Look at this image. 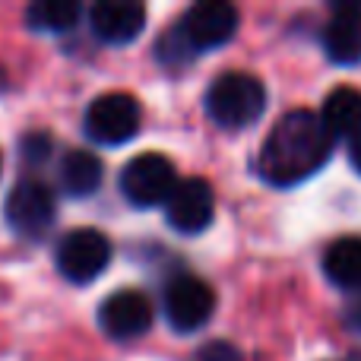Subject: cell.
Listing matches in <instances>:
<instances>
[{"mask_svg":"<svg viewBox=\"0 0 361 361\" xmlns=\"http://www.w3.org/2000/svg\"><path fill=\"white\" fill-rule=\"evenodd\" d=\"M333 152V140L317 114L292 111L276 121L260 149V175L269 184L292 187L324 169Z\"/></svg>","mask_w":361,"mask_h":361,"instance_id":"6da1fadb","label":"cell"},{"mask_svg":"<svg viewBox=\"0 0 361 361\" xmlns=\"http://www.w3.org/2000/svg\"><path fill=\"white\" fill-rule=\"evenodd\" d=\"M263 108H267V89L257 76L250 73H222L209 89H206V114L216 121L219 127H250L260 121Z\"/></svg>","mask_w":361,"mask_h":361,"instance_id":"7a4b0ae2","label":"cell"},{"mask_svg":"<svg viewBox=\"0 0 361 361\" xmlns=\"http://www.w3.org/2000/svg\"><path fill=\"white\" fill-rule=\"evenodd\" d=\"M171 32L180 42V48L187 51V57L197 54V51L219 48V44L235 38L238 10L225 0H203V4H193Z\"/></svg>","mask_w":361,"mask_h":361,"instance_id":"3957f363","label":"cell"},{"mask_svg":"<svg viewBox=\"0 0 361 361\" xmlns=\"http://www.w3.org/2000/svg\"><path fill=\"white\" fill-rule=\"evenodd\" d=\"M4 216H6V225H10L16 235L38 241V238H44V231L54 225V216H57L54 190L38 178L19 180L10 190V197H6Z\"/></svg>","mask_w":361,"mask_h":361,"instance_id":"277c9868","label":"cell"},{"mask_svg":"<svg viewBox=\"0 0 361 361\" xmlns=\"http://www.w3.org/2000/svg\"><path fill=\"white\" fill-rule=\"evenodd\" d=\"M143 111L130 92H105L89 105L86 133L102 146H121L137 137Z\"/></svg>","mask_w":361,"mask_h":361,"instance_id":"5b68a950","label":"cell"},{"mask_svg":"<svg viewBox=\"0 0 361 361\" xmlns=\"http://www.w3.org/2000/svg\"><path fill=\"white\" fill-rule=\"evenodd\" d=\"M111 263V241L99 228H73L57 244V269L63 279L86 286Z\"/></svg>","mask_w":361,"mask_h":361,"instance_id":"8992f818","label":"cell"},{"mask_svg":"<svg viewBox=\"0 0 361 361\" xmlns=\"http://www.w3.org/2000/svg\"><path fill=\"white\" fill-rule=\"evenodd\" d=\"M178 184V171L162 152H140L121 171V190L133 206H159Z\"/></svg>","mask_w":361,"mask_h":361,"instance_id":"52a82bcc","label":"cell"},{"mask_svg":"<svg viewBox=\"0 0 361 361\" xmlns=\"http://www.w3.org/2000/svg\"><path fill=\"white\" fill-rule=\"evenodd\" d=\"M216 311V295L197 276H178L165 288V317L178 333L200 330Z\"/></svg>","mask_w":361,"mask_h":361,"instance_id":"ba28073f","label":"cell"},{"mask_svg":"<svg viewBox=\"0 0 361 361\" xmlns=\"http://www.w3.org/2000/svg\"><path fill=\"white\" fill-rule=\"evenodd\" d=\"M216 197L212 187L203 178H184L175 184V190L165 200V219L180 235H197L212 222Z\"/></svg>","mask_w":361,"mask_h":361,"instance_id":"9c48e42d","label":"cell"},{"mask_svg":"<svg viewBox=\"0 0 361 361\" xmlns=\"http://www.w3.org/2000/svg\"><path fill=\"white\" fill-rule=\"evenodd\" d=\"M99 324L114 339H137L152 326V305L137 288H121L102 301Z\"/></svg>","mask_w":361,"mask_h":361,"instance_id":"30bf717a","label":"cell"},{"mask_svg":"<svg viewBox=\"0 0 361 361\" xmlns=\"http://www.w3.org/2000/svg\"><path fill=\"white\" fill-rule=\"evenodd\" d=\"M92 32L108 44H127L143 32L146 6L137 0H99L89 10Z\"/></svg>","mask_w":361,"mask_h":361,"instance_id":"8fae6325","label":"cell"},{"mask_svg":"<svg viewBox=\"0 0 361 361\" xmlns=\"http://www.w3.org/2000/svg\"><path fill=\"white\" fill-rule=\"evenodd\" d=\"M324 48L333 63H361V4H336L324 29Z\"/></svg>","mask_w":361,"mask_h":361,"instance_id":"7c38bea8","label":"cell"},{"mask_svg":"<svg viewBox=\"0 0 361 361\" xmlns=\"http://www.w3.org/2000/svg\"><path fill=\"white\" fill-rule=\"evenodd\" d=\"M320 124L330 133V140H352L361 133V92L352 86H339L326 95Z\"/></svg>","mask_w":361,"mask_h":361,"instance_id":"4fadbf2b","label":"cell"},{"mask_svg":"<svg viewBox=\"0 0 361 361\" xmlns=\"http://www.w3.org/2000/svg\"><path fill=\"white\" fill-rule=\"evenodd\" d=\"M324 273L333 286L361 292V238H339L324 254Z\"/></svg>","mask_w":361,"mask_h":361,"instance_id":"5bb4252c","label":"cell"},{"mask_svg":"<svg viewBox=\"0 0 361 361\" xmlns=\"http://www.w3.org/2000/svg\"><path fill=\"white\" fill-rule=\"evenodd\" d=\"M61 184L70 197H89L102 184V159L89 149H70L61 162Z\"/></svg>","mask_w":361,"mask_h":361,"instance_id":"9a60e30c","label":"cell"},{"mask_svg":"<svg viewBox=\"0 0 361 361\" xmlns=\"http://www.w3.org/2000/svg\"><path fill=\"white\" fill-rule=\"evenodd\" d=\"M80 13L76 0H38L25 10V23L35 32H67L76 25Z\"/></svg>","mask_w":361,"mask_h":361,"instance_id":"2e32d148","label":"cell"},{"mask_svg":"<svg viewBox=\"0 0 361 361\" xmlns=\"http://www.w3.org/2000/svg\"><path fill=\"white\" fill-rule=\"evenodd\" d=\"M51 152V137L48 133H29L23 140V159L25 162H44Z\"/></svg>","mask_w":361,"mask_h":361,"instance_id":"e0dca14e","label":"cell"},{"mask_svg":"<svg viewBox=\"0 0 361 361\" xmlns=\"http://www.w3.org/2000/svg\"><path fill=\"white\" fill-rule=\"evenodd\" d=\"M193 361H241V352L231 343H209L193 355Z\"/></svg>","mask_w":361,"mask_h":361,"instance_id":"ac0fdd59","label":"cell"},{"mask_svg":"<svg viewBox=\"0 0 361 361\" xmlns=\"http://www.w3.org/2000/svg\"><path fill=\"white\" fill-rule=\"evenodd\" d=\"M349 162H352V169L361 175V133L349 140Z\"/></svg>","mask_w":361,"mask_h":361,"instance_id":"d6986e66","label":"cell"},{"mask_svg":"<svg viewBox=\"0 0 361 361\" xmlns=\"http://www.w3.org/2000/svg\"><path fill=\"white\" fill-rule=\"evenodd\" d=\"M349 320H352V324H355L358 330H361V292H358V301H355V307H352V311H349Z\"/></svg>","mask_w":361,"mask_h":361,"instance_id":"ffe728a7","label":"cell"}]
</instances>
